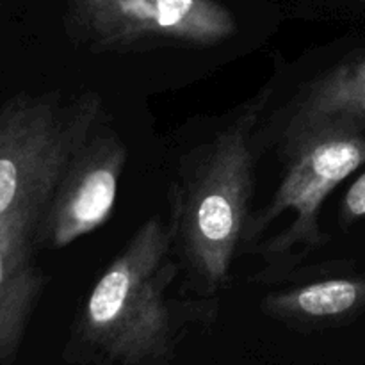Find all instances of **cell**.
Listing matches in <instances>:
<instances>
[{
  "instance_id": "cell-1",
  "label": "cell",
  "mask_w": 365,
  "mask_h": 365,
  "mask_svg": "<svg viewBox=\"0 0 365 365\" xmlns=\"http://www.w3.org/2000/svg\"><path fill=\"white\" fill-rule=\"evenodd\" d=\"M271 89H260L241 109L185 155L171 189L168 223L175 253L192 287L212 299L230 280L245 248L255 187V134Z\"/></svg>"
},
{
  "instance_id": "cell-2",
  "label": "cell",
  "mask_w": 365,
  "mask_h": 365,
  "mask_svg": "<svg viewBox=\"0 0 365 365\" xmlns=\"http://www.w3.org/2000/svg\"><path fill=\"white\" fill-rule=\"evenodd\" d=\"M182 271L170 227L152 216L107 266L75 323L71 349L98 365H168L185 312L212 305H178L170 289Z\"/></svg>"
},
{
  "instance_id": "cell-3",
  "label": "cell",
  "mask_w": 365,
  "mask_h": 365,
  "mask_svg": "<svg viewBox=\"0 0 365 365\" xmlns=\"http://www.w3.org/2000/svg\"><path fill=\"white\" fill-rule=\"evenodd\" d=\"M287 170L273 198L252 214L245 248L259 246L264 278L280 280L328 241L319 214L328 196L365 164V130L324 125L280 141Z\"/></svg>"
},
{
  "instance_id": "cell-4",
  "label": "cell",
  "mask_w": 365,
  "mask_h": 365,
  "mask_svg": "<svg viewBox=\"0 0 365 365\" xmlns=\"http://www.w3.org/2000/svg\"><path fill=\"white\" fill-rule=\"evenodd\" d=\"M103 123L100 95L18 93L0 107V216L45 210L68 164Z\"/></svg>"
},
{
  "instance_id": "cell-5",
  "label": "cell",
  "mask_w": 365,
  "mask_h": 365,
  "mask_svg": "<svg viewBox=\"0 0 365 365\" xmlns=\"http://www.w3.org/2000/svg\"><path fill=\"white\" fill-rule=\"evenodd\" d=\"M127 159L123 139L100 123L68 164L39 217V252L66 248L109 220Z\"/></svg>"
},
{
  "instance_id": "cell-6",
  "label": "cell",
  "mask_w": 365,
  "mask_h": 365,
  "mask_svg": "<svg viewBox=\"0 0 365 365\" xmlns=\"http://www.w3.org/2000/svg\"><path fill=\"white\" fill-rule=\"evenodd\" d=\"M95 50H139L152 45L209 46L235 32L234 16L217 0H114L84 25Z\"/></svg>"
},
{
  "instance_id": "cell-7",
  "label": "cell",
  "mask_w": 365,
  "mask_h": 365,
  "mask_svg": "<svg viewBox=\"0 0 365 365\" xmlns=\"http://www.w3.org/2000/svg\"><path fill=\"white\" fill-rule=\"evenodd\" d=\"M43 210L20 207L0 216V364H13L48 277L36 262Z\"/></svg>"
},
{
  "instance_id": "cell-8",
  "label": "cell",
  "mask_w": 365,
  "mask_h": 365,
  "mask_svg": "<svg viewBox=\"0 0 365 365\" xmlns=\"http://www.w3.org/2000/svg\"><path fill=\"white\" fill-rule=\"evenodd\" d=\"M334 123L365 130V52L346 57L299 91L287 107L280 141Z\"/></svg>"
},
{
  "instance_id": "cell-9",
  "label": "cell",
  "mask_w": 365,
  "mask_h": 365,
  "mask_svg": "<svg viewBox=\"0 0 365 365\" xmlns=\"http://www.w3.org/2000/svg\"><path fill=\"white\" fill-rule=\"evenodd\" d=\"M262 312L299 327H328L365 310V277H334L266 294Z\"/></svg>"
},
{
  "instance_id": "cell-10",
  "label": "cell",
  "mask_w": 365,
  "mask_h": 365,
  "mask_svg": "<svg viewBox=\"0 0 365 365\" xmlns=\"http://www.w3.org/2000/svg\"><path fill=\"white\" fill-rule=\"evenodd\" d=\"M341 220L344 225L365 221V171L346 191L341 205Z\"/></svg>"
},
{
  "instance_id": "cell-11",
  "label": "cell",
  "mask_w": 365,
  "mask_h": 365,
  "mask_svg": "<svg viewBox=\"0 0 365 365\" xmlns=\"http://www.w3.org/2000/svg\"><path fill=\"white\" fill-rule=\"evenodd\" d=\"M110 2H114V0H68V7H70L73 20L78 21L82 27L96 11H100Z\"/></svg>"
}]
</instances>
